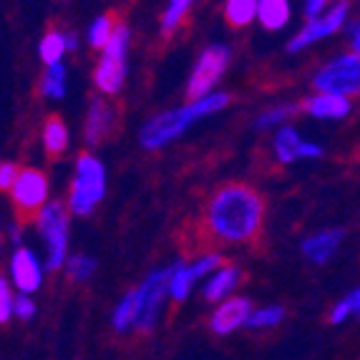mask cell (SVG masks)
Masks as SVG:
<instances>
[{"instance_id":"obj_1","label":"cell","mask_w":360,"mask_h":360,"mask_svg":"<svg viewBox=\"0 0 360 360\" xmlns=\"http://www.w3.org/2000/svg\"><path fill=\"white\" fill-rule=\"evenodd\" d=\"M262 197L247 184L219 186L205 210V229L217 242H247L262 227Z\"/></svg>"},{"instance_id":"obj_8","label":"cell","mask_w":360,"mask_h":360,"mask_svg":"<svg viewBox=\"0 0 360 360\" xmlns=\"http://www.w3.org/2000/svg\"><path fill=\"white\" fill-rule=\"evenodd\" d=\"M172 275H174V267H172V270L154 272V275L139 288V292H141V315H139V323H136L139 330L149 333L156 325V315H159V307H162L164 292H167L169 283H172Z\"/></svg>"},{"instance_id":"obj_12","label":"cell","mask_w":360,"mask_h":360,"mask_svg":"<svg viewBox=\"0 0 360 360\" xmlns=\"http://www.w3.org/2000/svg\"><path fill=\"white\" fill-rule=\"evenodd\" d=\"M11 270H13V280H15V285L23 292H33V290L41 288V267H38V259L28 250L20 247L18 252L13 255Z\"/></svg>"},{"instance_id":"obj_32","label":"cell","mask_w":360,"mask_h":360,"mask_svg":"<svg viewBox=\"0 0 360 360\" xmlns=\"http://www.w3.org/2000/svg\"><path fill=\"white\" fill-rule=\"evenodd\" d=\"M33 312H36V305H33V302H30L25 295L15 300V315H18V318L28 320V318H33Z\"/></svg>"},{"instance_id":"obj_37","label":"cell","mask_w":360,"mask_h":360,"mask_svg":"<svg viewBox=\"0 0 360 360\" xmlns=\"http://www.w3.org/2000/svg\"><path fill=\"white\" fill-rule=\"evenodd\" d=\"M353 46H355V53H360V25L355 28V36H353Z\"/></svg>"},{"instance_id":"obj_25","label":"cell","mask_w":360,"mask_h":360,"mask_svg":"<svg viewBox=\"0 0 360 360\" xmlns=\"http://www.w3.org/2000/svg\"><path fill=\"white\" fill-rule=\"evenodd\" d=\"M127 46H129V28L124 23H119L111 41H108V46L103 49V56L116 60H127Z\"/></svg>"},{"instance_id":"obj_30","label":"cell","mask_w":360,"mask_h":360,"mask_svg":"<svg viewBox=\"0 0 360 360\" xmlns=\"http://www.w3.org/2000/svg\"><path fill=\"white\" fill-rule=\"evenodd\" d=\"M18 174H20V169H15V164L6 162L3 167H0V186H3V189H13Z\"/></svg>"},{"instance_id":"obj_29","label":"cell","mask_w":360,"mask_h":360,"mask_svg":"<svg viewBox=\"0 0 360 360\" xmlns=\"http://www.w3.org/2000/svg\"><path fill=\"white\" fill-rule=\"evenodd\" d=\"M94 259L91 257H84V255H78V257H71L68 259V275L73 277V280H86V277L94 272Z\"/></svg>"},{"instance_id":"obj_34","label":"cell","mask_w":360,"mask_h":360,"mask_svg":"<svg viewBox=\"0 0 360 360\" xmlns=\"http://www.w3.org/2000/svg\"><path fill=\"white\" fill-rule=\"evenodd\" d=\"M288 111H290V108H275V111H267V114H264L262 119L257 121V124H259L262 129H264V127H270V124H277L280 119H285V114H288Z\"/></svg>"},{"instance_id":"obj_2","label":"cell","mask_w":360,"mask_h":360,"mask_svg":"<svg viewBox=\"0 0 360 360\" xmlns=\"http://www.w3.org/2000/svg\"><path fill=\"white\" fill-rule=\"evenodd\" d=\"M229 103L227 94H212V96L202 98V101H192L174 111H167L162 116H154V119L141 129V144L146 149H159V146L169 144L172 139H176L184 131L192 121H197L199 116L212 114V111H219Z\"/></svg>"},{"instance_id":"obj_31","label":"cell","mask_w":360,"mask_h":360,"mask_svg":"<svg viewBox=\"0 0 360 360\" xmlns=\"http://www.w3.org/2000/svg\"><path fill=\"white\" fill-rule=\"evenodd\" d=\"M11 307H13L11 290H8V283L3 280V283H0V320H3V323H8V318H11Z\"/></svg>"},{"instance_id":"obj_36","label":"cell","mask_w":360,"mask_h":360,"mask_svg":"<svg viewBox=\"0 0 360 360\" xmlns=\"http://www.w3.org/2000/svg\"><path fill=\"white\" fill-rule=\"evenodd\" d=\"M350 305H353V312H360V290H355V292L348 295Z\"/></svg>"},{"instance_id":"obj_28","label":"cell","mask_w":360,"mask_h":360,"mask_svg":"<svg viewBox=\"0 0 360 360\" xmlns=\"http://www.w3.org/2000/svg\"><path fill=\"white\" fill-rule=\"evenodd\" d=\"M283 320V307H264V310L252 312L250 318V328H267V325H277Z\"/></svg>"},{"instance_id":"obj_35","label":"cell","mask_w":360,"mask_h":360,"mask_svg":"<svg viewBox=\"0 0 360 360\" xmlns=\"http://www.w3.org/2000/svg\"><path fill=\"white\" fill-rule=\"evenodd\" d=\"M323 8H325L323 0H312V3H307V6H305L307 18H310V20H318V13H323Z\"/></svg>"},{"instance_id":"obj_21","label":"cell","mask_w":360,"mask_h":360,"mask_svg":"<svg viewBox=\"0 0 360 360\" xmlns=\"http://www.w3.org/2000/svg\"><path fill=\"white\" fill-rule=\"evenodd\" d=\"M68 43H66V36L58 33V30H49L41 41V58L49 63V66H58L60 63V56L66 53Z\"/></svg>"},{"instance_id":"obj_16","label":"cell","mask_w":360,"mask_h":360,"mask_svg":"<svg viewBox=\"0 0 360 360\" xmlns=\"http://www.w3.org/2000/svg\"><path fill=\"white\" fill-rule=\"evenodd\" d=\"M342 240V232L340 229H328V232H320L310 240L302 242V252L312 259V262H325V259H330V255L338 250Z\"/></svg>"},{"instance_id":"obj_27","label":"cell","mask_w":360,"mask_h":360,"mask_svg":"<svg viewBox=\"0 0 360 360\" xmlns=\"http://www.w3.org/2000/svg\"><path fill=\"white\" fill-rule=\"evenodd\" d=\"M186 11H189V0H174V3L167 8V13H164V18H162L164 33H172V30L181 23V18H184Z\"/></svg>"},{"instance_id":"obj_11","label":"cell","mask_w":360,"mask_h":360,"mask_svg":"<svg viewBox=\"0 0 360 360\" xmlns=\"http://www.w3.org/2000/svg\"><path fill=\"white\" fill-rule=\"evenodd\" d=\"M275 154L280 162H295V159H312V156H320L323 154V149L315 144H305L297 134L292 131V129H280L275 136Z\"/></svg>"},{"instance_id":"obj_17","label":"cell","mask_w":360,"mask_h":360,"mask_svg":"<svg viewBox=\"0 0 360 360\" xmlns=\"http://www.w3.org/2000/svg\"><path fill=\"white\" fill-rule=\"evenodd\" d=\"M43 144H46V151L49 156H60L68 146V131L66 124L58 114H51L46 127H43Z\"/></svg>"},{"instance_id":"obj_9","label":"cell","mask_w":360,"mask_h":360,"mask_svg":"<svg viewBox=\"0 0 360 360\" xmlns=\"http://www.w3.org/2000/svg\"><path fill=\"white\" fill-rule=\"evenodd\" d=\"M345 13H348V3H340V6L333 8L328 15H323V18H318V20H310V23H307L305 28L300 30V36L290 41L288 49L290 51H300V49H305L307 43H312V41H318V38H325V36H330V33H335V30L342 25V20H345Z\"/></svg>"},{"instance_id":"obj_7","label":"cell","mask_w":360,"mask_h":360,"mask_svg":"<svg viewBox=\"0 0 360 360\" xmlns=\"http://www.w3.org/2000/svg\"><path fill=\"white\" fill-rule=\"evenodd\" d=\"M227 63H229V51L224 49V46H212V49H207L205 53H202V58H199L197 68H194L192 81L186 86V96L192 98V101L207 98L210 89L214 86L217 78L224 73Z\"/></svg>"},{"instance_id":"obj_19","label":"cell","mask_w":360,"mask_h":360,"mask_svg":"<svg viewBox=\"0 0 360 360\" xmlns=\"http://www.w3.org/2000/svg\"><path fill=\"white\" fill-rule=\"evenodd\" d=\"M139 315H141V292L131 290V292L121 300V305L114 312V328L116 330H129L131 325L139 323Z\"/></svg>"},{"instance_id":"obj_5","label":"cell","mask_w":360,"mask_h":360,"mask_svg":"<svg viewBox=\"0 0 360 360\" xmlns=\"http://www.w3.org/2000/svg\"><path fill=\"white\" fill-rule=\"evenodd\" d=\"M315 86L333 96H355L360 94V53H345L315 76Z\"/></svg>"},{"instance_id":"obj_6","label":"cell","mask_w":360,"mask_h":360,"mask_svg":"<svg viewBox=\"0 0 360 360\" xmlns=\"http://www.w3.org/2000/svg\"><path fill=\"white\" fill-rule=\"evenodd\" d=\"M38 229L46 237L49 245V267L58 270L66 259V245H68V214L66 207L60 202H49L46 210L38 217Z\"/></svg>"},{"instance_id":"obj_10","label":"cell","mask_w":360,"mask_h":360,"mask_svg":"<svg viewBox=\"0 0 360 360\" xmlns=\"http://www.w3.org/2000/svg\"><path fill=\"white\" fill-rule=\"evenodd\" d=\"M250 318H252V305H250V300H247V297H232V300L222 302V305L217 307L210 325L217 335H227L234 328L250 323Z\"/></svg>"},{"instance_id":"obj_3","label":"cell","mask_w":360,"mask_h":360,"mask_svg":"<svg viewBox=\"0 0 360 360\" xmlns=\"http://www.w3.org/2000/svg\"><path fill=\"white\" fill-rule=\"evenodd\" d=\"M103 186H106V176H103L101 162L96 156L81 154V159L76 164V181H73L71 192L73 214H89L94 210V205L103 197Z\"/></svg>"},{"instance_id":"obj_13","label":"cell","mask_w":360,"mask_h":360,"mask_svg":"<svg viewBox=\"0 0 360 360\" xmlns=\"http://www.w3.org/2000/svg\"><path fill=\"white\" fill-rule=\"evenodd\" d=\"M114 127V114L111 108L101 101V98H94L89 108V119H86V139L91 144H98L108 131Z\"/></svg>"},{"instance_id":"obj_15","label":"cell","mask_w":360,"mask_h":360,"mask_svg":"<svg viewBox=\"0 0 360 360\" xmlns=\"http://www.w3.org/2000/svg\"><path fill=\"white\" fill-rule=\"evenodd\" d=\"M124 76H127V60L106 58V56L94 71V81H96V86L103 94H116L121 89V84H124Z\"/></svg>"},{"instance_id":"obj_14","label":"cell","mask_w":360,"mask_h":360,"mask_svg":"<svg viewBox=\"0 0 360 360\" xmlns=\"http://www.w3.org/2000/svg\"><path fill=\"white\" fill-rule=\"evenodd\" d=\"M305 111H310L318 119H342L350 111V101L345 96H333V94H320L310 96L305 103Z\"/></svg>"},{"instance_id":"obj_26","label":"cell","mask_w":360,"mask_h":360,"mask_svg":"<svg viewBox=\"0 0 360 360\" xmlns=\"http://www.w3.org/2000/svg\"><path fill=\"white\" fill-rule=\"evenodd\" d=\"M43 94L46 96H63V91H66V68L60 66H51L49 73H46V78H43Z\"/></svg>"},{"instance_id":"obj_20","label":"cell","mask_w":360,"mask_h":360,"mask_svg":"<svg viewBox=\"0 0 360 360\" xmlns=\"http://www.w3.org/2000/svg\"><path fill=\"white\" fill-rule=\"evenodd\" d=\"M237 280H240V272L234 270V267H224V270H219L210 280V285L205 288V297L207 300H219V297H224L237 285Z\"/></svg>"},{"instance_id":"obj_18","label":"cell","mask_w":360,"mask_h":360,"mask_svg":"<svg viewBox=\"0 0 360 360\" xmlns=\"http://www.w3.org/2000/svg\"><path fill=\"white\" fill-rule=\"evenodd\" d=\"M257 18L264 28L277 30L290 20V8L285 0H262L257 3Z\"/></svg>"},{"instance_id":"obj_33","label":"cell","mask_w":360,"mask_h":360,"mask_svg":"<svg viewBox=\"0 0 360 360\" xmlns=\"http://www.w3.org/2000/svg\"><path fill=\"white\" fill-rule=\"evenodd\" d=\"M350 312H353V305H350V300L345 297V300L340 302V305H335L333 307V312H330V320L333 323H342V320L348 318Z\"/></svg>"},{"instance_id":"obj_23","label":"cell","mask_w":360,"mask_h":360,"mask_svg":"<svg viewBox=\"0 0 360 360\" xmlns=\"http://www.w3.org/2000/svg\"><path fill=\"white\" fill-rule=\"evenodd\" d=\"M116 25H119V23L114 20V13H106V15H101L96 23L91 25V33H89L91 46H94V49H106L108 41H111V36H114Z\"/></svg>"},{"instance_id":"obj_24","label":"cell","mask_w":360,"mask_h":360,"mask_svg":"<svg viewBox=\"0 0 360 360\" xmlns=\"http://www.w3.org/2000/svg\"><path fill=\"white\" fill-rule=\"evenodd\" d=\"M194 285V277L189 272V267L184 264H176L174 267V275H172V283H169V295L174 297L176 302H181L189 295V288Z\"/></svg>"},{"instance_id":"obj_22","label":"cell","mask_w":360,"mask_h":360,"mask_svg":"<svg viewBox=\"0 0 360 360\" xmlns=\"http://www.w3.org/2000/svg\"><path fill=\"white\" fill-rule=\"evenodd\" d=\"M224 13H227L229 23L242 28V25H247L257 15V3H252V0H229Z\"/></svg>"},{"instance_id":"obj_4","label":"cell","mask_w":360,"mask_h":360,"mask_svg":"<svg viewBox=\"0 0 360 360\" xmlns=\"http://www.w3.org/2000/svg\"><path fill=\"white\" fill-rule=\"evenodd\" d=\"M13 197V210L20 222H30L41 217L46 210V197H49V181L38 169H20L18 179L11 189Z\"/></svg>"}]
</instances>
